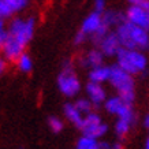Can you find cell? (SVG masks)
<instances>
[{"label": "cell", "instance_id": "cell-12", "mask_svg": "<svg viewBox=\"0 0 149 149\" xmlns=\"http://www.w3.org/2000/svg\"><path fill=\"white\" fill-rule=\"evenodd\" d=\"M63 112H64V115H66V118H67L74 126H77L78 129H82V125H84V116H82V113L75 108L74 104H70V103L64 104Z\"/></svg>", "mask_w": 149, "mask_h": 149}, {"label": "cell", "instance_id": "cell-23", "mask_svg": "<svg viewBox=\"0 0 149 149\" xmlns=\"http://www.w3.org/2000/svg\"><path fill=\"white\" fill-rule=\"evenodd\" d=\"M6 3L11 7L13 11H18L27 4V0H6Z\"/></svg>", "mask_w": 149, "mask_h": 149}, {"label": "cell", "instance_id": "cell-5", "mask_svg": "<svg viewBox=\"0 0 149 149\" xmlns=\"http://www.w3.org/2000/svg\"><path fill=\"white\" fill-rule=\"evenodd\" d=\"M8 33L26 47V44L32 40L33 33H34V21L33 19H27V21L14 19L10 25Z\"/></svg>", "mask_w": 149, "mask_h": 149}, {"label": "cell", "instance_id": "cell-20", "mask_svg": "<svg viewBox=\"0 0 149 149\" xmlns=\"http://www.w3.org/2000/svg\"><path fill=\"white\" fill-rule=\"evenodd\" d=\"M18 63V67L21 71L23 72H29V71H32V67H33V64H32V59L29 58L26 54H23L21 58H19V60L17 62Z\"/></svg>", "mask_w": 149, "mask_h": 149}, {"label": "cell", "instance_id": "cell-6", "mask_svg": "<svg viewBox=\"0 0 149 149\" xmlns=\"http://www.w3.org/2000/svg\"><path fill=\"white\" fill-rule=\"evenodd\" d=\"M81 130L85 137H91V138L97 140L99 137H103L107 133L108 126L101 122V119L97 113L91 112L84 118V125H82Z\"/></svg>", "mask_w": 149, "mask_h": 149}, {"label": "cell", "instance_id": "cell-22", "mask_svg": "<svg viewBox=\"0 0 149 149\" xmlns=\"http://www.w3.org/2000/svg\"><path fill=\"white\" fill-rule=\"evenodd\" d=\"M13 13L14 11L11 10V7L6 3V0H0V19L8 18Z\"/></svg>", "mask_w": 149, "mask_h": 149}, {"label": "cell", "instance_id": "cell-25", "mask_svg": "<svg viewBox=\"0 0 149 149\" xmlns=\"http://www.w3.org/2000/svg\"><path fill=\"white\" fill-rule=\"evenodd\" d=\"M105 10V0H95V13L103 14Z\"/></svg>", "mask_w": 149, "mask_h": 149}, {"label": "cell", "instance_id": "cell-9", "mask_svg": "<svg viewBox=\"0 0 149 149\" xmlns=\"http://www.w3.org/2000/svg\"><path fill=\"white\" fill-rule=\"evenodd\" d=\"M100 51L104 54V56H113V55H118V52L122 49V44H120V40L118 37L116 32H109L107 36L103 38V41L99 44Z\"/></svg>", "mask_w": 149, "mask_h": 149}, {"label": "cell", "instance_id": "cell-31", "mask_svg": "<svg viewBox=\"0 0 149 149\" xmlns=\"http://www.w3.org/2000/svg\"><path fill=\"white\" fill-rule=\"evenodd\" d=\"M148 49H149V47H148Z\"/></svg>", "mask_w": 149, "mask_h": 149}, {"label": "cell", "instance_id": "cell-19", "mask_svg": "<svg viewBox=\"0 0 149 149\" xmlns=\"http://www.w3.org/2000/svg\"><path fill=\"white\" fill-rule=\"evenodd\" d=\"M74 105H75V108L79 111V112L84 115H89V113L92 112V104H91V101H88V100H85V99H79V100H77L75 103H74Z\"/></svg>", "mask_w": 149, "mask_h": 149}, {"label": "cell", "instance_id": "cell-28", "mask_svg": "<svg viewBox=\"0 0 149 149\" xmlns=\"http://www.w3.org/2000/svg\"><path fill=\"white\" fill-rule=\"evenodd\" d=\"M140 7H142V8H145L146 11H149V0H146V1H144L142 4H140Z\"/></svg>", "mask_w": 149, "mask_h": 149}, {"label": "cell", "instance_id": "cell-18", "mask_svg": "<svg viewBox=\"0 0 149 149\" xmlns=\"http://www.w3.org/2000/svg\"><path fill=\"white\" fill-rule=\"evenodd\" d=\"M77 149H100V144L97 140L91 137H81L77 142Z\"/></svg>", "mask_w": 149, "mask_h": 149}, {"label": "cell", "instance_id": "cell-8", "mask_svg": "<svg viewBox=\"0 0 149 149\" xmlns=\"http://www.w3.org/2000/svg\"><path fill=\"white\" fill-rule=\"evenodd\" d=\"M23 49H25V45L21 44L15 37L8 33L7 40L1 47V51H3V55L6 56V59L10 62H18L19 58L23 55Z\"/></svg>", "mask_w": 149, "mask_h": 149}, {"label": "cell", "instance_id": "cell-24", "mask_svg": "<svg viewBox=\"0 0 149 149\" xmlns=\"http://www.w3.org/2000/svg\"><path fill=\"white\" fill-rule=\"evenodd\" d=\"M100 149H123V145L120 142H101Z\"/></svg>", "mask_w": 149, "mask_h": 149}, {"label": "cell", "instance_id": "cell-27", "mask_svg": "<svg viewBox=\"0 0 149 149\" xmlns=\"http://www.w3.org/2000/svg\"><path fill=\"white\" fill-rule=\"evenodd\" d=\"M129 1H130L131 6H140V4H142L144 1H146V0H129Z\"/></svg>", "mask_w": 149, "mask_h": 149}, {"label": "cell", "instance_id": "cell-26", "mask_svg": "<svg viewBox=\"0 0 149 149\" xmlns=\"http://www.w3.org/2000/svg\"><path fill=\"white\" fill-rule=\"evenodd\" d=\"M85 38H86V33L79 30V32L75 34V37H74V42H75L77 45H79V44H82V42L85 41Z\"/></svg>", "mask_w": 149, "mask_h": 149}, {"label": "cell", "instance_id": "cell-30", "mask_svg": "<svg viewBox=\"0 0 149 149\" xmlns=\"http://www.w3.org/2000/svg\"><path fill=\"white\" fill-rule=\"evenodd\" d=\"M145 149H149V137H148V140H146V142H145Z\"/></svg>", "mask_w": 149, "mask_h": 149}, {"label": "cell", "instance_id": "cell-11", "mask_svg": "<svg viewBox=\"0 0 149 149\" xmlns=\"http://www.w3.org/2000/svg\"><path fill=\"white\" fill-rule=\"evenodd\" d=\"M101 23H103V14L92 13L91 15H89V17L84 21L81 30H82V32H85L86 34H88V33L93 34V33H95L96 30L101 26Z\"/></svg>", "mask_w": 149, "mask_h": 149}, {"label": "cell", "instance_id": "cell-15", "mask_svg": "<svg viewBox=\"0 0 149 149\" xmlns=\"http://www.w3.org/2000/svg\"><path fill=\"white\" fill-rule=\"evenodd\" d=\"M109 74H111V67H105V66H100V67L92 68L89 72V79L91 82L96 84H101V82L109 81Z\"/></svg>", "mask_w": 149, "mask_h": 149}, {"label": "cell", "instance_id": "cell-13", "mask_svg": "<svg viewBox=\"0 0 149 149\" xmlns=\"http://www.w3.org/2000/svg\"><path fill=\"white\" fill-rule=\"evenodd\" d=\"M103 60H104V54L100 49H92L88 52L85 59H82V66L84 67H100L103 66Z\"/></svg>", "mask_w": 149, "mask_h": 149}, {"label": "cell", "instance_id": "cell-17", "mask_svg": "<svg viewBox=\"0 0 149 149\" xmlns=\"http://www.w3.org/2000/svg\"><path fill=\"white\" fill-rule=\"evenodd\" d=\"M133 123L134 122H130V120H127V119H120V118H119L116 125H115V133L118 134V137L123 138V137L126 136L127 133L130 131V127Z\"/></svg>", "mask_w": 149, "mask_h": 149}, {"label": "cell", "instance_id": "cell-4", "mask_svg": "<svg viewBox=\"0 0 149 149\" xmlns=\"http://www.w3.org/2000/svg\"><path fill=\"white\" fill-rule=\"evenodd\" d=\"M58 86L60 92L64 96H68V97L77 95L81 89V84L78 81V78L75 77V74L72 71L71 63L68 60H66L63 64V71L60 72V75L58 78Z\"/></svg>", "mask_w": 149, "mask_h": 149}, {"label": "cell", "instance_id": "cell-29", "mask_svg": "<svg viewBox=\"0 0 149 149\" xmlns=\"http://www.w3.org/2000/svg\"><path fill=\"white\" fill-rule=\"evenodd\" d=\"M144 126L149 130V113L146 115V116H145V119H144Z\"/></svg>", "mask_w": 149, "mask_h": 149}, {"label": "cell", "instance_id": "cell-21", "mask_svg": "<svg viewBox=\"0 0 149 149\" xmlns=\"http://www.w3.org/2000/svg\"><path fill=\"white\" fill-rule=\"evenodd\" d=\"M48 126H49V129L52 130V133H56V134L63 130V122L56 116L48 118Z\"/></svg>", "mask_w": 149, "mask_h": 149}, {"label": "cell", "instance_id": "cell-16", "mask_svg": "<svg viewBox=\"0 0 149 149\" xmlns=\"http://www.w3.org/2000/svg\"><path fill=\"white\" fill-rule=\"evenodd\" d=\"M125 101H123L119 96L118 97H111L105 101V109L108 111L109 113H113V115H118L119 111L122 109V107L125 105Z\"/></svg>", "mask_w": 149, "mask_h": 149}, {"label": "cell", "instance_id": "cell-3", "mask_svg": "<svg viewBox=\"0 0 149 149\" xmlns=\"http://www.w3.org/2000/svg\"><path fill=\"white\" fill-rule=\"evenodd\" d=\"M118 66L123 68L126 72L134 75V74H140L145 71L148 60L145 58V55L140 52L138 49H122L118 52Z\"/></svg>", "mask_w": 149, "mask_h": 149}, {"label": "cell", "instance_id": "cell-10", "mask_svg": "<svg viewBox=\"0 0 149 149\" xmlns=\"http://www.w3.org/2000/svg\"><path fill=\"white\" fill-rule=\"evenodd\" d=\"M86 93H88L91 101L95 104V105H99V104L105 101V91L101 88L100 84L89 82V84L86 85Z\"/></svg>", "mask_w": 149, "mask_h": 149}, {"label": "cell", "instance_id": "cell-1", "mask_svg": "<svg viewBox=\"0 0 149 149\" xmlns=\"http://www.w3.org/2000/svg\"><path fill=\"white\" fill-rule=\"evenodd\" d=\"M116 34L120 40L122 48L126 49H144L149 47L148 30L138 27L130 22H123L116 29Z\"/></svg>", "mask_w": 149, "mask_h": 149}, {"label": "cell", "instance_id": "cell-2", "mask_svg": "<svg viewBox=\"0 0 149 149\" xmlns=\"http://www.w3.org/2000/svg\"><path fill=\"white\" fill-rule=\"evenodd\" d=\"M109 82L119 93V97L126 104H133L136 93H134V79L131 74L126 72L119 66H112L111 67V74H109Z\"/></svg>", "mask_w": 149, "mask_h": 149}, {"label": "cell", "instance_id": "cell-14", "mask_svg": "<svg viewBox=\"0 0 149 149\" xmlns=\"http://www.w3.org/2000/svg\"><path fill=\"white\" fill-rule=\"evenodd\" d=\"M126 14H122L119 11H113V10H109V11H104L103 13V22L105 25L111 26H119L122 25L123 22H126Z\"/></svg>", "mask_w": 149, "mask_h": 149}, {"label": "cell", "instance_id": "cell-7", "mask_svg": "<svg viewBox=\"0 0 149 149\" xmlns=\"http://www.w3.org/2000/svg\"><path fill=\"white\" fill-rule=\"evenodd\" d=\"M126 19L127 22L149 32V11L140 6H130L126 13Z\"/></svg>", "mask_w": 149, "mask_h": 149}]
</instances>
